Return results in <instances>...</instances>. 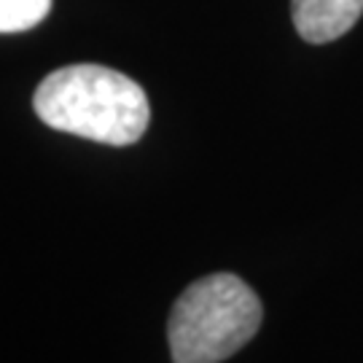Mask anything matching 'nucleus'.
Returning a JSON list of instances; mask_svg holds the SVG:
<instances>
[{"label": "nucleus", "mask_w": 363, "mask_h": 363, "mask_svg": "<svg viewBox=\"0 0 363 363\" xmlns=\"http://www.w3.org/2000/svg\"><path fill=\"white\" fill-rule=\"evenodd\" d=\"M35 113L52 130L105 145H132L148 130V97L130 76L105 65H67L40 81Z\"/></svg>", "instance_id": "1"}, {"label": "nucleus", "mask_w": 363, "mask_h": 363, "mask_svg": "<svg viewBox=\"0 0 363 363\" xmlns=\"http://www.w3.org/2000/svg\"><path fill=\"white\" fill-rule=\"evenodd\" d=\"M261 301L237 274L218 272L183 291L167 323L172 363H220L242 350L261 325Z\"/></svg>", "instance_id": "2"}, {"label": "nucleus", "mask_w": 363, "mask_h": 363, "mask_svg": "<svg viewBox=\"0 0 363 363\" xmlns=\"http://www.w3.org/2000/svg\"><path fill=\"white\" fill-rule=\"evenodd\" d=\"M296 33L307 43H331L363 13V0H291Z\"/></svg>", "instance_id": "3"}, {"label": "nucleus", "mask_w": 363, "mask_h": 363, "mask_svg": "<svg viewBox=\"0 0 363 363\" xmlns=\"http://www.w3.org/2000/svg\"><path fill=\"white\" fill-rule=\"evenodd\" d=\"M52 0H0V33H22L49 13Z\"/></svg>", "instance_id": "4"}]
</instances>
